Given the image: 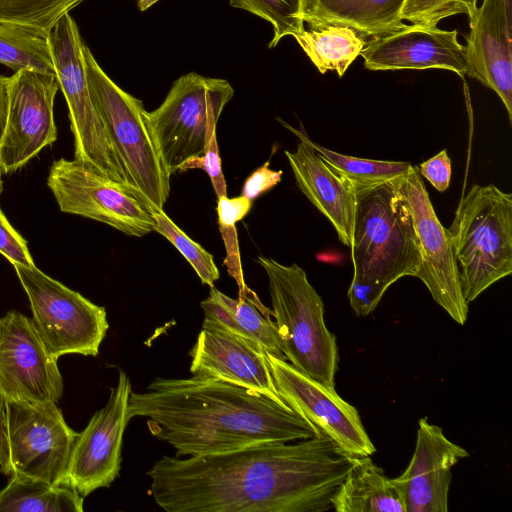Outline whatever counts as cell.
Returning a JSON list of instances; mask_svg holds the SVG:
<instances>
[{"label":"cell","instance_id":"44dd1931","mask_svg":"<svg viewBox=\"0 0 512 512\" xmlns=\"http://www.w3.org/2000/svg\"><path fill=\"white\" fill-rule=\"evenodd\" d=\"M283 125L300 138L295 151H285L298 188L330 221L341 243L349 247L356 213L352 183L320 156L304 131Z\"/></svg>","mask_w":512,"mask_h":512},{"label":"cell","instance_id":"4316f807","mask_svg":"<svg viewBox=\"0 0 512 512\" xmlns=\"http://www.w3.org/2000/svg\"><path fill=\"white\" fill-rule=\"evenodd\" d=\"M0 63L15 72L55 73L48 34L29 26L0 22Z\"/></svg>","mask_w":512,"mask_h":512},{"label":"cell","instance_id":"d590c367","mask_svg":"<svg viewBox=\"0 0 512 512\" xmlns=\"http://www.w3.org/2000/svg\"><path fill=\"white\" fill-rule=\"evenodd\" d=\"M419 173L438 191L448 189L451 181V160L447 150L443 149L435 156L422 162L418 167Z\"/></svg>","mask_w":512,"mask_h":512},{"label":"cell","instance_id":"cb8c5ba5","mask_svg":"<svg viewBox=\"0 0 512 512\" xmlns=\"http://www.w3.org/2000/svg\"><path fill=\"white\" fill-rule=\"evenodd\" d=\"M200 305L204 311L202 327L228 331L258 344L268 354L285 359L275 322L253 303L233 299L211 287L209 296Z\"/></svg>","mask_w":512,"mask_h":512},{"label":"cell","instance_id":"3957f363","mask_svg":"<svg viewBox=\"0 0 512 512\" xmlns=\"http://www.w3.org/2000/svg\"><path fill=\"white\" fill-rule=\"evenodd\" d=\"M353 187V276L347 296L355 314L367 316L392 284L406 276L417 278L421 255L409 207L394 180Z\"/></svg>","mask_w":512,"mask_h":512},{"label":"cell","instance_id":"ab89813d","mask_svg":"<svg viewBox=\"0 0 512 512\" xmlns=\"http://www.w3.org/2000/svg\"><path fill=\"white\" fill-rule=\"evenodd\" d=\"M2 190H3V180H2V172L0 170V195L2 193Z\"/></svg>","mask_w":512,"mask_h":512},{"label":"cell","instance_id":"ba28073f","mask_svg":"<svg viewBox=\"0 0 512 512\" xmlns=\"http://www.w3.org/2000/svg\"><path fill=\"white\" fill-rule=\"evenodd\" d=\"M78 435L55 402H30L0 394V472L67 485Z\"/></svg>","mask_w":512,"mask_h":512},{"label":"cell","instance_id":"9c48e42d","mask_svg":"<svg viewBox=\"0 0 512 512\" xmlns=\"http://www.w3.org/2000/svg\"><path fill=\"white\" fill-rule=\"evenodd\" d=\"M48 38L54 72L68 106L75 159L135 194L92 102L83 55L84 42L70 13L57 21Z\"/></svg>","mask_w":512,"mask_h":512},{"label":"cell","instance_id":"ffe728a7","mask_svg":"<svg viewBox=\"0 0 512 512\" xmlns=\"http://www.w3.org/2000/svg\"><path fill=\"white\" fill-rule=\"evenodd\" d=\"M468 456L439 426L421 418L411 461L395 478L404 494L406 512H447L451 469Z\"/></svg>","mask_w":512,"mask_h":512},{"label":"cell","instance_id":"2e32d148","mask_svg":"<svg viewBox=\"0 0 512 512\" xmlns=\"http://www.w3.org/2000/svg\"><path fill=\"white\" fill-rule=\"evenodd\" d=\"M131 383L122 370L106 405L78 433L67 467V485L85 497L108 488L119 475Z\"/></svg>","mask_w":512,"mask_h":512},{"label":"cell","instance_id":"30bf717a","mask_svg":"<svg viewBox=\"0 0 512 512\" xmlns=\"http://www.w3.org/2000/svg\"><path fill=\"white\" fill-rule=\"evenodd\" d=\"M27 294L32 323L49 353L97 356L109 328L99 306L35 266L13 265Z\"/></svg>","mask_w":512,"mask_h":512},{"label":"cell","instance_id":"d6986e66","mask_svg":"<svg viewBox=\"0 0 512 512\" xmlns=\"http://www.w3.org/2000/svg\"><path fill=\"white\" fill-rule=\"evenodd\" d=\"M190 356L193 375L220 379L290 407L278 392L267 354L258 344L222 329L202 327Z\"/></svg>","mask_w":512,"mask_h":512},{"label":"cell","instance_id":"4fadbf2b","mask_svg":"<svg viewBox=\"0 0 512 512\" xmlns=\"http://www.w3.org/2000/svg\"><path fill=\"white\" fill-rule=\"evenodd\" d=\"M267 354L276 388L284 401L312 424L320 435L331 439L350 457L371 456V442L356 408L328 387L302 373L286 359Z\"/></svg>","mask_w":512,"mask_h":512},{"label":"cell","instance_id":"f546056e","mask_svg":"<svg viewBox=\"0 0 512 512\" xmlns=\"http://www.w3.org/2000/svg\"><path fill=\"white\" fill-rule=\"evenodd\" d=\"M84 0H0V22L29 26L49 34L57 21Z\"/></svg>","mask_w":512,"mask_h":512},{"label":"cell","instance_id":"e575fe53","mask_svg":"<svg viewBox=\"0 0 512 512\" xmlns=\"http://www.w3.org/2000/svg\"><path fill=\"white\" fill-rule=\"evenodd\" d=\"M195 168L203 169L207 172L217 199L227 195V185L222 171L221 158L216 138L211 141L203 157L186 163L181 172Z\"/></svg>","mask_w":512,"mask_h":512},{"label":"cell","instance_id":"6da1fadb","mask_svg":"<svg viewBox=\"0 0 512 512\" xmlns=\"http://www.w3.org/2000/svg\"><path fill=\"white\" fill-rule=\"evenodd\" d=\"M351 466L325 435L189 456H163L147 471L167 512H325Z\"/></svg>","mask_w":512,"mask_h":512},{"label":"cell","instance_id":"7c38bea8","mask_svg":"<svg viewBox=\"0 0 512 512\" xmlns=\"http://www.w3.org/2000/svg\"><path fill=\"white\" fill-rule=\"evenodd\" d=\"M412 217L421 255L417 278L427 287L434 301L460 325L468 316L459 280L458 266L449 231L438 219L418 167L394 180Z\"/></svg>","mask_w":512,"mask_h":512},{"label":"cell","instance_id":"603a6c76","mask_svg":"<svg viewBox=\"0 0 512 512\" xmlns=\"http://www.w3.org/2000/svg\"><path fill=\"white\" fill-rule=\"evenodd\" d=\"M405 0H304L303 21L339 24L365 37L388 33L405 26L400 11Z\"/></svg>","mask_w":512,"mask_h":512},{"label":"cell","instance_id":"8d00e7d4","mask_svg":"<svg viewBox=\"0 0 512 512\" xmlns=\"http://www.w3.org/2000/svg\"><path fill=\"white\" fill-rule=\"evenodd\" d=\"M281 177L282 171L270 169L269 162H266L246 179L241 195L253 201L259 195L275 187L281 181Z\"/></svg>","mask_w":512,"mask_h":512},{"label":"cell","instance_id":"836d02e7","mask_svg":"<svg viewBox=\"0 0 512 512\" xmlns=\"http://www.w3.org/2000/svg\"><path fill=\"white\" fill-rule=\"evenodd\" d=\"M0 253L13 265L35 266L27 241L10 224L0 207Z\"/></svg>","mask_w":512,"mask_h":512},{"label":"cell","instance_id":"9a60e30c","mask_svg":"<svg viewBox=\"0 0 512 512\" xmlns=\"http://www.w3.org/2000/svg\"><path fill=\"white\" fill-rule=\"evenodd\" d=\"M32 320L17 310L0 317V394L16 400L55 402L63 378Z\"/></svg>","mask_w":512,"mask_h":512},{"label":"cell","instance_id":"52a82bcc","mask_svg":"<svg viewBox=\"0 0 512 512\" xmlns=\"http://www.w3.org/2000/svg\"><path fill=\"white\" fill-rule=\"evenodd\" d=\"M233 95L234 89L227 80L190 72L173 82L158 108L145 112L151 136L170 176L205 155L216 138L221 113Z\"/></svg>","mask_w":512,"mask_h":512},{"label":"cell","instance_id":"d4e9b609","mask_svg":"<svg viewBox=\"0 0 512 512\" xmlns=\"http://www.w3.org/2000/svg\"><path fill=\"white\" fill-rule=\"evenodd\" d=\"M321 74L335 71L342 77L360 55L366 37L339 24H311L293 36Z\"/></svg>","mask_w":512,"mask_h":512},{"label":"cell","instance_id":"8fae6325","mask_svg":"<svg viewBox=\"0 0 512 512\" xmlns=\"http://www.w3.org/2000/svg\"><path fill=\"white\" fill-rule=\"evenodd\" d=\"M47 185L60 210L105 223L128 236L155 231L149 207L132 191L74 159L54 161Z\"/></svg>","mask_w":512,"mask_h":512},{"label":"cell","instance_id":"484cf974","mask_svg":"<svg viewBox=\"0 0 512 512\" xmlns=\"http://www.w3.org/2000/svg\"><path fill=\"white\" fill-rule=\"evenodd\" d=\"M84 497L66 485L10 476L0 488V512H82Z\"/></svg>","mask_w":512,"mask_h":512},{"label":"cell","instance_id":"277c9868","mask_svg":"<svg viewBox=\"0 0 512 512\" xmlns=\"http://www.w3.org/2000/svg\"><path fill=\"white\" fill-rule=\"evenodd\" d=\"M255 261L268 277L272 316L285 359L302 373L335 388L336 336L324 321V304L303 268L270 257Z\"/></svg>","mask_w":512,"mask_h":512},{"label":"cell","instance_id":"5bb4252c","mask_svg":"<svg viewBox=\"0 0 512 512\" xmlns=\"http://www.w3.org/2000/svg\"><path fill=\"white\" fill-rule=\"evenodd\" d=\"M55 73L19 70L10 76L6 126L0 144V170L12 173L57 140Z\"/></svg>","mask_w":512,"mask_h":512},{"label":"cell","instance_id":"1f68e13d","mask_svg":"<svg viewBox=\"0 0 512 512\" xmlns=\"http://www.w3.org/2000/svg\"><path fill=\"white\" fill-rule=\"evenodd\" d=\"M149 211L156 221L155 231L177 248L190 263L203 284L210 288L214 287V283L220 278V273L213 255L184 233L164 210L149 208Z\"/></svg>","mask_w":512,"mask_h":512},{"label":"cell","instance_id":"74e56055","mask_svg":"<svg viewBox=\"0 0 512 512\" xmlns=\"http://www.w3.org/2000/svg\"><path fill=\"white\" fill-rule=\"evenodd\" d=\"M9 87L10 77L0 75V144L4 134L7 120Z\"/></svg>","mask_w":512,"mask_h":512},{"label":"cell","instance_id":"5b68a950","mask_svg":"<svg viewBox=\"0 0 512 512\" xmlns=\"http://www.w3.org/2000/svg\"><path fill=\"white\" fill-rule=\"evenodd\" d=\"M461 291L469 304L512 273V194L472 185L448 229Z\"/></svg>","mask_w":512,"mask_h":512},{"label":"cell","instance_id":"7a4b0ae2","mask_svg":"<svg viewBox=\"0 0 512 512\" xmlns=\"http://www.w3.org/2000/svg\"><path fill=\"white\" fill-rule=\"evenodd\" d=\"M147 419L151 434L176 456L215 454L320 435L305 418L269 397L229 382L193 375L157 378L131 391L127 418Z\"/></svg>","mask_w":512,"mask_h":512},{"label":"cell","instance_id":"e0dca14e","mask_svg":"<svg viewBox=\"0 0 512 512\" xmlns=\"http://www.w3.org/2000/svg\"><path fill=\"white\" fill-rule=\"evenodd\" d=\"M457 30L437 26L405 25L397 30L372 36L360 55L369 70L445 69L466 74L464 45Z\"/></svg>","mask_w":512,"mask_h":512},{"label":"cell","instance_id":"7402d4cb","mask_svg":"<svg viewBox=\"0 0 512 512\" xmlns=\"http://www.w3.org/2000/svg\"><path fill=\"white\" fill-rule=\"evenodd\" d=\"M337 512H406L399 483L370 456L351 457V466L332 498Z\"/></svg>","mask_w":512,"mask_h":512},{"label":"cell","instance_id":"8992f818","mask_svg":"<svg viewBox=\"0 0 512 512\" xmlns=\"http://www.w3.org/2000/svg\"><path fill=\"white\" fill-rule=\"evenodd\" d=\"M83 55L92 102L130 186L149 208L163 210L171 176L151 136L142 101L104 72L85 43Z\"/></svg>","mask_w":512,"mask_h":512},{"label":"cell","instance_id":"f35d334b","mask_svg":"<svg viewBox=\"0 0 512 512\" xmlns=\"http://www.w3.org/2000/svg\"><path fill=\"white\" fill-rule=\"evenodd\" d=\"M159 0H137V5L140 11H145Z\"/></svg>","mask_w":512,"mask_h":512},{"label":"cell","instance_id":"f1b7e54d","mask_svg":"<svg viewBox=\"0 0 512 512\" xmlns=\"http://www.w3.org/2000/svg\"><path fill=\"white\" fill-rule=\"evenodd\" d=\"M308 143L340 175L353 186H370L386 183L405 175L411 167L409 162L363 159L344 155L325 148L308 138Z\"/></svg>","mask_w":512,"mask_h":512},{"label":"cell","instance_id":"4dcf8cb0","mask_svg":"<svg viewBox=\"0 0 512 512\" xmlns=\"http://www.w3.org/2000/svg\"><path fill=\"white\" fill-rule=\"evenodd\" d=\"M231 7L246 10L273 27L268 47L274 48L285 36H294L304 29V0H229Z\"/></svg>","mask_w":512,"mask_h":512},{"label":"cell","instance_id":"83f0119b","mask_svg":"<svg viewBox=\"0 0 512 512\" xmlns=\"http://www.w3.org/2000/svg\"><path fill=\"white\" fill-rule=\"evenodd\" d=\"M251 207L252 201L242 195L234 198L225 195L217 199L219 231L226 250L223 265L238 285V298L253 303L263 315L271 317L272 310L264 306L256 293L246 285L242 270L236 223L248 214Z\"/></svg>","mask_w":512,"mask_h":512},{"label":"cell","instance_id":"d6a6232c","mask_svg":"<svg viewBox=\"0 0 512 512\" xmlns=\"http://www.w3.org/2000/svg\"><path fill=\"white\" fill-rule=\"evenodd\" d=\"M477 3L478 0H405L400 18L420 26H436L442 19L458 14H466L470 20Z\"/></svg>","mask_w":512,"mask_h":512},{"label":"cell","instance_id":"ac0fdd59","mask_svg":"<svg viewBox=\"0 0 512 512\" xmlns=\"http://www.w3.org/2000/svg\"><path fill=\"white\" fill-rule=\"evenodd\" d=\"M511 0H483L469 20L464 46L466 75L493 90L512 123Z\"/></svg>","mask_w":512,"mask_h":512}]
</instances>
